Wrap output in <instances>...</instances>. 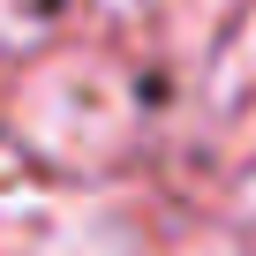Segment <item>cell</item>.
I'll list each match as a JSON object with an SVG mask.
<instances>
[{"label":"cell","mask_w":256,"mask_h":256,"mask_svg":"<svg viewBox=\"0 0 256 256\" xmlns=\"http://www.w3.org/2000/svg\"><path fill=\"white\" fill-rule=\"evenodd\" d=\"M113 8H128V0H113Z\"/></svg>","instance_id":"4"},{"label":"cell","mask_w":256,"mask_h":256,"mask_svg":"<svg viewBox=\"0 0 256 256\" xmlns=\"http://www.w3.org/2000/svg\"><path fill=\"white\" fill-rule=\"evenodd\" d=\"M23 136L68 166H90V158H113L120 136H128V90L113 68L98 60H60L46 68L30 90H23Z\"/></svg>","instance_id":"1"},{"label":"cell","mask_w":256,"mask_h":256,"mask_svg":"<svg viewBox=\"0 0 256 256\" xmlns=\"http://www.w3.org/2000/svg\"><path fill=\"white\" fill-rule=\"evenodd\" d=\"M38 256H136V241H128L113 218H76V226H60Z\"/></svg>","instance_id":"2"},{"label":"cell","mask_w":256,"mask_h":256,"mask_svg":"<svg viewBox=\"0 0 256 256\" xmlns=\"http://www.w3.org/2000/svg\"><path fill=\"white\" fill-rule=\"evenodd\" d=\"M30 8H38V0H0V46H8V38L30 23Z\"/></svg>","instance_id":"3"}]
</instances>
